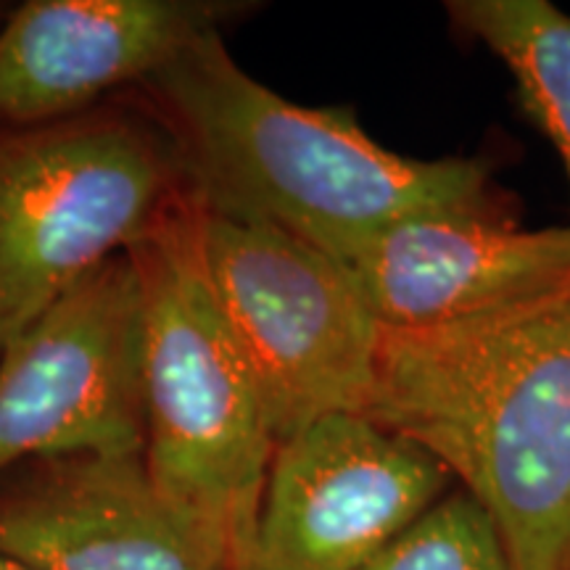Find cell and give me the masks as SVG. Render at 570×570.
I'll return each mask as SVG.
<instances>
[{"instance_id":"1","label":"cell","mask_w":570,"mask_h":570,"mask_svg":"<svg viewBox=\"0 0 570 570\" xmlns=\"http://www.w3.org/2000/svg\"><path fill=\"white\" fill-rule=\"evenodd\" d=\"M148 82L206 212L281 227L336 262L407 219L504 217L487 161L389 151L352 111L298 106L254 80L217 30Z\"/></svg>"},{"instance_id":"2","label":"cell","mask_w":570,"mask_h":570,"mask_svg":"<svg viewBox=\"0 0 570 570\" xmlns=\"http://www.w3.org/2000/svg\"><path fill=\"white\" fill-rule=\"evenodd\" d=\"M367 417L444 462L515 570H570V294L383 327Z\"/></svg>"},{"instance_id":"3","label":"cell","mask_w":570,"mask_h":570,"mask_svg":"<svg viewBox=\"0 0 570 570\" xmlns=\"http://www.w3.org/2000/svg\"><path fill=\"white\" fill-rule=\"evenodd\" d=\"M142 288V460L169 510L246 570L277 441L214 302L188 188L127 248Z\"/></svg>"},{"instance_id":"4","label":"cell","mask_w":570,"mask_h":570,"mask_svg":"<svg viewBox=\"0 0 570 570\" xmlns=\"http://www.w3.org/2000/svg\"><path fill=\"white\" fill-rule=\"evenodd\" d=\"M180 167L125 119L0 135V348L159 223Z\"/></svg>"},{"instance_id":"5","label":"cell","mask_w":570,"mask_h":570,"mask_svg":"<svg viewBox=\"0 0 570 570\" xmlns=\"http://www.w3.org/2000/svg\"><path fill=\"white\" fill-rule=\"evenodd\" d=\"M202 246L277 444L327 415H367L383 325L346 267L281 227L204 206Z\"/></svg>"},{"instance_id":"6","label":"cell","mask_w":570,"mask_h":570,"mask_svg":"<svg viewBox=\"0 0 570 570\" xmlns=\"http://www.w3.org/2000/svg\"><path fill=\"white\" fill-rule=\"evenodd\" d=\"M142 446V288L125 252L0 348V473Z\"/></svg>"},{"instance_id":"7","label":"cell","mask_w":570,"mask_h":570,"mask_svg":"<svg viewBox=\"0 0 570 570\" xmlns=\"http://www.w3.org/2000/svg\"><path fill=\"white\" fill-rule=\"evenodd\" d=\"M444 462L367 415L277 444L246 570H362L446 494Z\"/></svg>"},{"instance_id":"8","label":"cell","mask_w":570,"mask_h":570,"mask_svg":"<svg viewBox=\"0 0 570 570\" xmlns=\"http://www.w3.org/2000/svg\"><path fill=\"white\" fill-rule=\"evenodd\" d=\"M338 265L383 327L460 323L570 294V225L417 217L370 235Z\"/></svg>"},{"instance_id":"9","label":"cell","mask_w":570,"mask_h":570,"mask_svg":"<svg viewBox=\"0 0 570 570\" xmlns=\"http://www.w3.org/2000/svg\"><path fill=\"white\" fill-rule=\"evenodd\" d=\"M230 3L196 0H32L0 32V122H61L104 90L148 80Z\"/></svg>"},{"instance_id":"10","label":"cell","mask_w":570,"mask_h":570,"mask_svg":"<svg viewBox=\"0 0 570 570\" xmlns=\"http://www.w3.org/2000/svg\"><path fill=\"white\" fill-rule=\"evenodd\" d=\"M0 552L38 570H227L169 510L142 452L42 460L0 494Z\"/></svg>"},{"instance_id":"11","label":"cell","mask_w":570,"mask_h":570,"mask_svg":"<svg viewBox=\"0 0 570 570\" xmlns=\"http://www.w3.org/2000/svg\"><path fill=\"white\" fill-rule=\"evenodd\" d=\"M446 13L508 67L525 117L554 146L570 185V13L550 0H449Z\"/></svg>"},{"instance_id":"12","label":"cell","mask_w":570,"mask_h":570,"mask_svg":"<svg viewBox=\"0 0 570 570\" xmlns=\"http://www.w3.org/2000/svg\"><path fill=\"white\" fill-rule=\"evenodd\" d=\"M362 570H515L502 533L465 489L431 504Z\"/></svg>"},{"instance_id":"13","label":"cell","mask_w":570,"mask_h":570,"mask_svg":"<svg viewBox=\"0 0 570 570\" xmlns=\"http://www.w3.org/2000/svg\"><path fill=\"white\" fill-rule=\"evenodd\" d=\"M0 570H38V568L27 566V562H21V560H13V558H9V554H3V552H0Z\"/></svg>"}]
</instances>
